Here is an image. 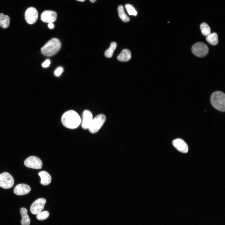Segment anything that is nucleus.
<instances>
[{"instance_id":"1","label":"nucleus","mask_w":225,"mask_h":225,"mask_svg":"<svg viewBox=\"0 0 225 225\" xmlns=\"http://www.w3.org/2000/svg\"><path fill=\"white\" fill-rule=\"evenodd\" d=\"M61 122L66 127L70 129H74L79 125L81 120L77 112L70 110L66 112L62 115Z\"/></svg>"},{"instance_id":"2","label":"nucleus","mask_w":225,"mask_h":225,"mask_svg":"<svg viewBox=\"0 0 225 225\" xmlns=\"http://www.w3.org/2000/svg\"><path fill=\"white\" fill-rule=\"evenodd\" d=\"M61 43L58 38H53L48 42L41 48L42 54L46 56H51L59 50Z\"/></svg>"},{"instance_id":"3","label":"nucleus","mask_w":225,"mask_h":225,"mask_svg":"<svg viewBox=\"0 0 225 225\" xmlns=\"http://www.w3.org/2000/svg\"><path fill=\"white\" fill-rule=\"evenodd\" d=\"M212 106L222 112L225 111V94L222 92L217 91L213 92L210 98Z\"/></svg>"},{"instance_id":"4","label":"nucleus","mask_w":225,"mask_h":225,"mask_svg":"<svg viewBox=\"0 0 225 225\" xmlns=\"http://www.w3.org/2000/svg\"><path fill=\"white\" fill-rule=\"evenodd\" d=\"M106 120V117L103 114H99L92 119L88 129L92 133L97 132L103 125Z\"/></svg>"},{"instance_id":"5","label":"nucleus","mask_w":225,"mask_h":225,"mask_svg":"<svg viewBox=\"0 0 225 225\" xmlns=\"http://www.w3.org/2000/svg\"><path fill=\"white\" fill-rule=\"evenodd\" d=\"M193 54L200 57L206 56L208 53L209 49L206 44L202 42H198L193 45L192 48Z\"/></svg>"},{"instance_id":"6","label":"nucleus","mask_w":225,"mask_h":225,"mask_svg":"<svg viewBox=\"0 0 225 225\" xmlns=\"http://www.w3.org/2000/svg\"><path fill=\"white\" fill-rule=\"evenodd\" d=\"M14 184L12 177L8 172H3L0 174V187L4 189L12 188Z\"/></svg>"},{"instance_id":"7","label":"nucleus","mask_w":225,"mask_h":225,"mask_svg":"<svg viewBox=\"0 0 225 225\" xmlns=\"http://www.w3.org/2000/svg\"><path fill=\"white\" fill-rule=\"evenodd\" d=\"M25 165L29 168L40 169L42 167L41 160L37 157L31 156L26 158L24 161Z\"/></svg>"},{"instance_id":"8","label":"nucleus","mask_w":225,"mask_h":225,"mask_svg":"<svg viewBox=\"0 0 225 225\" xmlns=\"http://www.w3.org/2000/svg\"><path fill=\"white\" fill-rule=\"evenodd\" d=\"M46 201L44 198H41L35 200L30 207V210L32 213L37 215L42 212L44 208Z\"/></svg>"},{"instance_id":"9","label":"nucleus","mask_w":225,"mask_h":225,"mask_svg":"<svg viewBox=\"0 0 225 225\" xmlns=\"http://www.w3.org/2000/svg\"><path fill=\"white\" fill-rule=\"evenodd\" d=\"M38 13L37 9L33 7H30L26 10L25 17L26 22L29 24H32L37 21Z\"/></svg>"},{"instance_id":"10","label":"nucleus","mask_w":225,"mask_h":225,"mask_svg":"<svg viewBox=\"0 0 225 225\" xmlns=\"http://www.w3.org/2000/svg\"><path fill=\"white\" fill-rule=\"evenodd\" d=\"M57 18V13L52 10H46L43 12L41 16V20L45 22L51 23L55 21Z\"/></svg>"},{"instance_id":"11","label":"nucleus","mask_w":225,"mask_h":225,"mask_svg":"<svg viewBox=\"0 0 225 225\" xmlns=\"http://www.w3.org/2000/svg\"><path fill=\"white\" fill-rule=\"evenodd\" d=\"M31 191L30 187L26 184L21 183L17 185L14 188V193L18 195H22L28 193Z\"/></svg>"},{"instance_id":"12","label":"nucleus","mask_w":225,"mask_h":225,"mask_svg":"<svg viewBox=\"0 0 225 225\" xmlns=\"http://www.w3.org/2000/svg\"><path fill=\"white\" fill-rule=\"evenodd\" d=\"M92 119V115L91 112L88 110H85L82 116V128L88 129Z\"/></svg>"},{"instance_id":"13","label":"nucleus","mask_w":225,"mask_h":225,"mask_svg":"<svg viewBox=\"0 0 225 225\" xmlns=\"http://www.w3.org/2000/svg\"><path fill=\"white\" fill-rule=\"evenodd\" d=\"M173 146L179 151L183 153L188 151V146L186 143L182 139L178 138L172 141Z\"/></svg>"},{"instance_id":"14","label":"nucleus","mask_w":225,"mask_h":225,"mask_svg":"<svg viewBox=\"0 0 225 225\" xmlns=\"http://www.w3.org/2000/svg\"><path fill=\"white\" fill-rule=\"evenodd\" d=\"M38 174L41 178L40 183L42 185H47L51 182V176L48 172L44 171H42L39 172Z\"/></svg>"},{"instance_id":"15","label":"nucleus","mask_w":225,"mask_h":225,"mask_svg":"<svg viewBox=\"0 0 225 225\" xmlns=\"http://www.w3.org/2000/svg\"><path fill=\"white\" fill-rule=\"evenodd\" d=\"M20 212L21 215L22 219L21 223L22 225H29L30 220L27 214L28 211L24 208H22L20 209Z\"/></svg>"},{"instance_id":"16","label":"nucleus","mask_w":225,"mask_h":225,"mask_svg":"<svg viewBox=\"0 0 225 225\" xmlns=\"http://www.w3.org/2000/svg\"><path fill=\"white\" fill-rule=\"evenodd\" d=\"M131 57V54L130 51L128 49H125L122 50L118 55L117 59L120 61L127 62L129 60Z\"/></svg>"},{"instance_id":"17","label":"nucleus","mask_w":225,"mask_h":225,"mask_svg":"<svg viewBox=\"0 0 225 225\" xmlns=\"http://www.w3.org/2000/svg\"><path fill=\"white\" fill-rule=\"evenodd\" d=\"M10 21V19L8 16L4 15L2 13H0V26L2 28H8Z\"/></svg>"},{"instance_id":"18","label":"nucleus","mask_w":225,"mask_h":225,"mask_svg":"<svg viewBox=\"0 0 225 225\" xmlns=\"http://www.w3.org/2000/svg\"><path fill=\"white\" fill-rule=\"evenodd\" d=\"M118 9L119 17L121 20L124 22H129L130 18L125 13L123 6L122 5H119Z\"/></svg>"},{"instance_id":"19","label":"nucleus","mask_w":225,"mask_h":225,"mask_svg":"<svg viewBox=\"0 0 225 225\" xmlns=\"http://www.w3.org/2000/svg\"><path fill=\"white\" fill-rule=\"evenodd\" d=\"M207 41L211 44L216 45L218 43V36L215 32H213L207 36L206 38Z\"/></svg>"},{"instance_id":"20","label":"nucleus","mask_w":225,"mask_h":225,"mask_svg":"<svg viewBox=\"0 0 225 225\" xmlns=\"http://www.w3.org/2000/svg\"><path fill=\"white\" fill-rule=\"evenodd\" d=\"M117 47V43L115 42L111 43L110 47L105 52V56L108 58H111Z\"/></svg>"},{"instance_id":"21","label":"nucleus","mask_w":225,"mask_h":225,"mask_svg":"<svg viewBox=\"0 0 225 225\" xmlns=\"http://www.w3.org/2000/svg\"><path fill=\"white\" fill-rule=\"evenodd\" d=\"M202 33L204 36H208L210 34V28L208 25L205 22L202 23L200 25Z\"/></svg>"},{"instance_id":"22","label":"nucleus","mask_w":225,"mask_h":225,"mask_svg":"<svg viewBox=\"0 0 225 225\" xmlns=\"http://www.w3.org/2000/svg\"><path fill=\"white\" fill-rule=\"evenodd\" d=\"M49 215V213L48 211H44L37 214L36 217L38 220H42L46 219Z\"/></svg>"},{"instance_id":"23","label":"nucleus","mask_w":225,"mask_h":225,"mask_svg":"<svg viewBox=\"0 0 225 225\" xmlns=\"http://www.w3.org/2000/svg\"><path fill=\"white\" fill-rule=\"evenodd\" d=\"M125 7L128 14L130 15L136 16L137 12L132 6L130 4H126Z\"/></svg>"},{"instance_id":"24","label":"nucleus","mask_w":225,"mask_h":225,"mask_svg":"<svg viewBox=\"0 0 225 225\" xmlns=\"http://www.w3.org/2000/svg\"><path fill=\"white\" fill-rule=\"evenodd\" d=\"M63 71V68L62 67H59L57 68L54 72V74L55 76H58L62 73Z\"/></svg>"},{"instance_id":"25","label":"nucleus","mask_w":225,"mask_h":225,"mask_svg":"<svg viewBox=\"0 0 225 225\" xmlns=\"http://www.w3.org/2000/svg\"><path fill=\"white\" fill-rule=\"evenodd\" d=\"M50 64V61L49 59H47L42 64V66L44 68L48 67Z\"/></svg>"},{"instance_id":"26","label":"nucleus","mask_w":225,"mask_h":225,"mask_svg":"<svg viewBox=\"0 0 225 225\" xmlns=\"http://www.w3.org/2000/svg\"><path fill=\"white\" fill-rule=\"evenodd\" d=\"M48 26L49 28L52 29L54 27V25L52 22H51L48 23Z\"/></svg>"},{"instance_id":"27","label":"nucleus","mask_w":225,"mask_h":225,"mask_svg":"<svg viewBox=\"0 0 225 225\" xmlns=\"http://www.w3.org/2000/svg\"><path fill=\"white\" fill-rule=\"evenodd\" d=\"M89 0L91 2H92V3L96 1V0Z\"/></svg>"},{"instance_id":"28","label":"nucleus","mask_w":225,"mask_h":225,"mask_svg":"<svg viewBox=\"0 0 225 225\" xmlns=\"http://www.w3.org/2000/svg\"><path fill=\"white\" fill-rule=\"evenodd\" d=\"M78 1L81 2H83L85 1V0H76Z\"/></svg>"}]
</instances>
